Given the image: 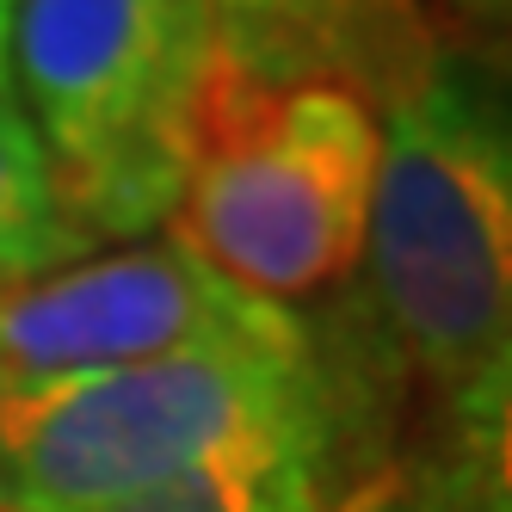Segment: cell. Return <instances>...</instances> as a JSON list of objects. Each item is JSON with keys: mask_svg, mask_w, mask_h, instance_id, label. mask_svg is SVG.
Segmentation results:
<instances>
[{"mask_svg": "<svg viewBox=\"0 0 512 512\" xmlns=\"http://www.w3.org/2000/svg\"><path fill=\"white\" fill-rule=\"evenodd\" d=\"M469 512H512V334L420 432Z\"/></svg>", "mask_w": 512, "mask_h": 512, "instance_id": "cell-8", "label": "cell"}, {"mask_svg": "<svg viewBox=\"0 0 512 512\" xmlns=\"http://www.w3.org/2000/svg\"><path fill=\"white\" fill-rule=\"evenodd\" d=\"M13 7L19 0H0V93L13 87Z\"/></svg>", "mask_w": 512, "mask_h": 512, "instance_id": "cell-12", "label": "cell"}, {"mask_svg": "<svg viewBox=\"0 0 512 512\" xmlns=\"http://www.w3.org/2000/svg\"><path fill=\"white\" fill-rule=\"evenodd\" d=\"M377 186V112L346 87H253L216 68L173 241L278 309L358 272Z\"/></svg>", "mask_w": 512, "mask_h": 512, "instance_id": "cell-4", "label": "cell"}, {"mask_svg": "<svg viewBox=\"0 0 512 512\" xmlns=\"http://www.w3.org/2000/svg\"><path fill=\"white\" fill-rule=\"evenodd\" d=\"M87 253L93 241L68 216L25 105L13 93H0V297L87 260Z\"/></svg>", "mask_w": 512, "mask_h": 512, "instance_id": "cell-7", "label": "cell"}, {"mask_svg": "<svg viewBox=\"0 0 512 512\" xmlns=\"http://www.w3.org/2000/svg\"><path fill=\"white\" fill-rule=\"evenodd\" d=\"M315 512H469V500L432 463L420 438H401V445L377 451L371 463H358L346 482H334V494Z\"/></svg>", "mask_w": 512, "mask_h": 512, "instance_id": "cell-10", "label": "cell"}, {"mask_svg": "<svg viewBox=\"0 0 512 512\" xmlns=\"http://www.w3.org/2000/svg\"><path fill=\"white\" fill-rule=\"evenodd\" d=\"M210 0H19L13 99L87 241L173 223L216 87Z\"/></svg>", "mask_w": 512, "mask_h": 512, "instance_id": "cell-3", "label": "cell"}, {"mask_svg": "<svg viewBox=\"0 0 512 512\" xmlns=\"http://www.w3.org/2000/svg\"><path fill=\"white\" fill-rule=\"evenodd\" d=\"M352 469L358 463H278V469L198 475V482H173V488L136 494V500L87 506V512H315Z\"/></svg>", "mask_w": 512, "mask_h": 512, "instance_id": "cell-9", "label": "cell"}, {"mask_svg": "<svg viewBox=\"0 0 512 512\" xmlns=\"http://www.w3.org/2000/svg\"><path fill=\"white\" fill-rule=\"evenodd\" d=\"M0 395H7V377H0Z\"/></svg>", "mask_w": 512, "mask_h": 512, "instance_id": "cell-13", "label": "cell"}, {"mask_svg": "<svg viewBox=\"0 0 512 512\" xmlns=\"http://www.w3.org/2000/svg\"><path fill=\"white\" fill-rule=\"evenodd\" d=\"M309 315L247 297L216 278L179 241H149L124 253H87L25 290L0 297V377L7 389L118 371L173 352L210 346H303Z\"/></svg>", "mask_w": 512, "mask_h": 512, "instance_id": "cell-5", "label": "cell"}, {"mask_svg": "<svg viewBox=\"0 0 512 512\" xmlns=\"http://www.w3.org/2000/svg\"><path fill=\"white\" fill-rule=\"evenodd\" d=\"M223 75L253 87H346L377 105L426 56L414 0H210Z\"/></svg>", "mask_w": 512, "mask_h": 512, "instance_id": "cell-6", "label": "cell"}, {"mask_svg": "<svg viewBox=\"0 0 512 512\" xmlns=\"http://www.w3.org/2000/svg\"><path fill=\"white\" fill-rule=\"evenodd\" d=\"M451 7H457L469 25H482V31H494V38L512 44V0H451Z\"/></svg>", "mask_w": 512, "mask_h": 512, "instance_id": "cell-11", "label": "cell"}, {"mask_svg": "<svg viewBox=\"0 0 512 512\" xmlns=\"http://www.w3.org/2000/svg\"><path fill=\"white\" fill-rule=\"evenodd\" d=\"M395 401L309 315L303 346H210L0 395V512H87L198 475L364 463L401 445Z\"/></svg>", "mask_w": 512, "mask_h": 512, "instance_id": "cell-1", "label": "cell"}, {"mask_svg": "<svg viewBox=\"0 0 512 512\" xmlns=\"http://www.w3.org/2000/svg\"><path fill=\"white\" fill-rule=\"evenodd\" d=\"M358 290L327 315L377 389L426 420L512 334V62L426 44L377 105Z\"/></svg>", "mask_w": 512, "mask_h": 512, "instance_id": "cell-2", "label": "cell"}]
</instances>
